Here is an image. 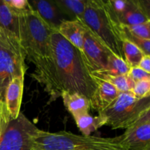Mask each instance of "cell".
I'll use <instances>...</instances> for the list:
<instances>
[{"mask_svg": "<svg viewBox=\"0 0 150 150\" xmlns=\"http://www.w3.org/2000/svg\"><path fill=\"white\" fill-rule=\"evenodd\" d=\"M123 28V26H122ZM123 38H126L130 42H133L138 48L144 53V56H150V40L137 38L134 35L129 33L123 28Z\"/></svg>", "mask_w": 150, "mask_h": 150, "instance_id": "22", "label": "cell"}, {"mask_svg": "<svg viewBox=\"0 0 150 150\" xmlns=\"http://www.w3.org/2000/svg\"><path fill=\"white\" fill-rule=\"evenodd\" d=\"M39 130L21 113L9 123L0 142V150H34V142Z\"/></svg>", "mask_w": 150, "mask_h": 150, "instance_id": "6", "label": "cell"}, {"mask_svg": "<svg viewBox=\"0 0 150 150\" xmlns=\"http://www.w3.org/2000/svg\"><path fill=\"white\" fill-rule=\"evenodd\" d=\"M145 123H150V107L146 110V112L139 119V120H138L131 127H135V126L140 125L142 124H145Z\"/></svg>", "mask_w": 150, "mask_h": 150, "instance_id": "28", "label": "cell"}, {"mask_svg": "<svg viewBox=\"0 0 150 150\" xmlns=\"http://www.w3.org/2000/svg\"><path fill=\"white\" fill-rule=\"evenodd\" d=\"M122 136L128 150H144L150 145V123L127 129Z\"/></svg>", "mask_w": 150, "mask_h": 150, "instance_id": "11", "label": "cell"}, {"mask_svg": "<svg viewBox=\"0 0 150 150\" xmlns=\"http://www.w3.org/2000/svg\"><path fill=\"white\" fill-rule=\"evenodd\" d=\"M74 120L79 130L83 136H90L91 133L105 125V120L99 114L96 117H92L89 114H83L74 117Z\"/></svg>", "mask_w": 150, "mask_h": 150, "instance_id": "18", "label": "cell"}, {"mask_svg": "<svg viewBox=\"0 0 150 150\" xmlns=\"http://www.w3.org/2000/svg\"><path fill=\"white\" fill-rule=\"evenodd\" d=\"M150 107V97L138 98L132 92H120L114 102L99 113L112 129L131 127Z\"/></svg>", "mask_w": 150, "mask_h": 150, "instance_id": "5", "label": "cell"}, {"mask_svg": "<svg viewBox=\"0 0 150 150\" xmlns=\"http://www.w3.org/2000/svg\"><path fill=\"white\" fill-rule=\"evenodd\" d=\"M88 0H54L59 10L68 21H81Z\"/></svg>", "mask_w": 150, "mask_h": 150, "instance_id": "15", "label": "cell"}, {"mask_svg": "<svg viewBox=\"0 0 150 150\" xmlns=\"http://www.w3.org/2000/svg\"><path fill=\"white\" fill-rule=\"evenodd\" d=\"M84 26V38L81 54L86 67L90 73L105 71L108 67V59L113 53L89 28L85 25Z\"/></svg>", "mask_w": 150, "mask_h": 150, "instance_id": "7", "label": "cell"}, {"mask_svg": "<svg viewBox=\"0 0 150 150\" xmlns=\"http://www.w3.org/2000/svg\"><path fill=\"white\" fill-rule=\"evenodd\" d=\"M26 54L16 37L0 29V101L5 103L7 88L15 78L24 76Z\"/></svg>", "mask_w": 150, "mask_h": 150, "instance_id": "4", "label": "cell"}, {"mask_svg": "<svg viewBox=\"0 0 150 150\" xmlns=\"http://www.w3.org/2000/svg\"><path fill=\"white\" fill-rule=\"evenodd\" d=\"M92 77L111 83L120 92H132L135 82L128 76H114L103 72L91 73Z\"/></svg>", "mask_w": 150, "mask_h": 150, "instance_id": "17", "label": "cell"}, {"mask_svg": "<svg viewBox=\"0 0 150 150\" xmlns=\"http://www.w3.org/2000/svg\"><path fill=\"white\" fill-rule=\"evenodd\" d=\"M123 28L129 33L137 38L150 40V20L140 24L130 26H123Z\"/></svg>", "mask_w": 150, "mask_h": 150, "instance_id": "21", "label": "cell"}, {"mask_svg": "<svg viewBox=\"0 0 150 150\" xmlns=\"http://www.w3.org/2000/svg\"><path fill=\"white\" fill-rule=\"evenodd\" d=\"M10 121H11V118L7 111L5 103L0 101V142Z\"/></svg>", "mask_w": 150, "mask_h": 150, "instance_id": "24", "label": "cell"}, {"mask_svg": "<svg viewBox=\"0 0 150 150\" xmlns=\"http://www.w3.org/2000/svg\"><path fill=\"white\" fill-rule=\"evenodd\" d=\"M7 5L17 14L23 13L32 8L27 0H4Z\"/></svg>", "mask_w": 150, "mask_h": 150, "instance_id": "25", "label": "cell"}, {"mask_svg": "<svg viewBox=\"0 0 150 150\" xmlns=\"http://www.w3.org/2000/svg\"><path fill=\"white\" fill-rule=\"evenodd\" d=\"M144 150H150V145H149V146H148V147H146V149H145Z\"/></svg>", "mask_w": 150, "mask_h": 150, "instance_id": "30", "label": "cell"}, {"mask_svg": "<svg viewBox=\"0 0 150 150\" xmlns=\"http://www.w3.org/2000/svg\"><path fill=\"white\" fill-rule=\"evenodd\" d=\"M57 32L81 51L85 32V26L81 22L79 21L65 20L61 23Z\"/></svg>", "mask_w": 150, "mask_h": 150, "instance_id": "12", "label": "cell"}, {"mask_svg": "<svg viewBox=\"0 0 150 150\" xmlns=\"http://www.w3.org/2000/svg\"><path fill=\"white\" fill-rule=\"evenodd\" d=\"M122 51L125 60L130 67H138L144 57V53L137 45L126 38H123Z\"/></svg>", "mask_w": 150, "mask_h": 150, "instance_id": "19", "label": "cell"}, {"mask_svg": "<svg viewBox=\"0 0 150 150\" xmlns=\"http://www.w3.org/2000/svg\"><path fill=\"white\" fill-rule=\"evenodd\" d=\"M138 2L148 20H150V0H138Z\"/></svg>", "mask_w": 150, "mask_h": 150, "instance_id": "27", "label": "cell"}, {"mask_svg": "<svg viewBox=\"0 0 150 150\" xmlns=\"http://www.w3.org/2000/svg\"><path fill=\"white\" fill-rule=\"evenodd\" d=\"M24 76H19L12 80L7 88L5 104L12 120H16L21 114L23 92Z\"/></svg>", "mask_w": 150, "mask_h": 150, "instance_id": "10", "label": "cell"}, {"mask_svg": "<svg viewBox=\"0 0 150 150\" xmlns=\"http://www.w3.org/2000/svg\"><path fill=\"white\" fill-rule=\"evenodd\" d=\"M64 106L73 118L78 116L89 114L90 101L83 95L63 91L61 95Z\"/></svg>", "mask_w": 150, "mask_h": 150, "instance_id": "13", "label": "cell"}, {"mask_svg": "<svg viewBox=\"0 0 150 150\" xmlns=\"http://www.w3.org/2000/svg\"><path fill=\"white\" fill-rule=\"evenodd\" d=\"M130 68L131 67L128 65L124 59L111 54L108 59L107 70L103 72L114 76H128Z\"/></svg>", "mask_w": 150, "mask_h": 150, "instance_id": "20", "label": "cell"}, {"mask_svg": "<svg viewBox=\"0 0 150 150\" xmlns=\"http://www.w3.org/2000/svg\"><path fill=\"white\" fill-rule=\"evenodd\" d=\"M139 67L150 74V56H144L141 61Z\"/></svg>", "mask_w": 150, "mask_h": 150, "instance_id": "29", "label": "cell"}, {"mask_svg": "<svg viewBox=\"0 0 150 150\" xmlns=\"http://www.w3.org/2000/svg\"><path fill=\"white\" fill-rule=\"evenodd\" d=\"M94 79L97 83V89L89 100L90 106L100 113L114 102L120 92L111 83L100 79Z\"/></svg>", "mask_w": 150, "mask_h": 150, "instance_id": "9", "label": "cell"}, {"mask_svg": "<svg viewBox=\"0 0 150 150\" xmlns=\"http://www.w3.org/2000/svg\"><path fill=\"white\" fill-rule=\"evenodd\" d=\"M51 50L62 92L79 93L90 100L97 89V83L86 67L81 51L57 30L51 36Z\"/></svg>", "mask_w": 150, "mask_h": 150, "instance_id": "1", "label": "cell"}, {"mask_svg": "<svg viewBox=\"0 0 150 150\" xmlns=\"http://www.w3.org/2000/svg\"><path fill=\"white\" fill-rule=\"evenodd\" d=\"M128 76L136 83V82L142 81L143 79H150V74L146 73L144 70H142L141 67H134L130 68V72L128 73Z\"/></svg>", "mask_w": 150, "mask_h": 150, "instance_id": "26", "label": "cell"}, {"mask_svg": "<svg viewBox=\"0 0 150 150\" xmlns=\"http://www.w3.org/2000/svg\"><path fill=\"white\" fill-rule=\"evenodd\" d=\"M148 21V18L141 9L138 0H129L127 8L118 18L120 24L123 26H134Z\"/></svg>", "mask_w": 150, "mask_h": 150, "instance_id": "16", "label": "cell"}, {"mask_svg": "<svg viewBox=\"0 0 150 150\" xmlns=\"http://www.w3.org/2000/svg\"><path fill=\"white\" fill-rule=\"evenodd\" d=\"M29 2L41 18L55 30L57 31L61 23L66 20L54 2V0H32Z\"/></svg>", "mask_w": 150, "mask_h": 150, "instance_id": "8", "label": "cell"}, {"mask_svg": "<svg viewBox=\"0 0 150 150\" xmlns=\"http://www.w3.org/2000/svg\"><path fill=\"white\" fill-rule=\"evenodd\" d=\"M132 92L138 98L150 97V79H143L136 82Z\"/></svg>", "mask_w": 150, "mask_h": 150, "instance_id": "23", "label": "cell"}, {"mask_svg": "<svg viewBox=\"0 0 150 150\" xmlns=\"http://www.w3.org/2000/svg\"><path fill=\"white\" fill-rule=\"evenodd\" d=\"M79 21L89 28L113 54L124 59L122 26L112 14L106 1L88 0L83 17Z\"/></svg>", "mask_w": 150, "mask_h": 150, "instance_id": "3", "label": "cell"}, {"mask_svg": "<svg viewBox=\"0 0 150 150\" xmlns=\"http://www.w3.org/2000/svg\"><path fill=\"white\" fill-rule=\"evenodd\" d=\"M34 150H128L122 136L102 138L57 133L39 130L34 142Z\"/></svg>", "mask_w": 150, "mask_h": 150, "instance_id": "2", "label": "cell"}, {"mask_svg": "<svg viewBox=\"0 0 150 150\" xmlns=\"http://www.w3.org/2000/svg\"><path fill=\"white\" fill-rule=\"evenodd\" d=\"M0 29L14 35L19 40V16L7 4L0 0Z\"/></svg>", "mask_w": 150, "mask_h": 150, "instance_id": "14", "label": "cell"}]
</instances>
